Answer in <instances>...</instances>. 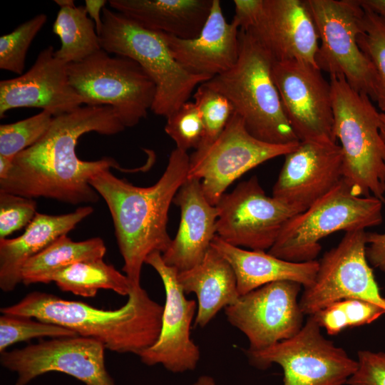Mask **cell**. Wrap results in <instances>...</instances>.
Instances as JSON below:
<instances>
[{
	"mask_svg": "<svg viewBox=\"0 0 385 385\" xmlns=\"http://www.w3.org/2000/svg\"><path fill=\"white\" fill-rule=\"evenodd\" d=\"M125 128L108 106H81L54 117L47 133L14 158L8 175L0 180V192L71 205L97 202L91 178L111 168H121L111 157L81 160L76 150L78 139L90 132L112 135Z\"/></svg>",
	"mask_w": 385,
	"mask_h": 385,
	"instance_id": "cell-1",
	"label": "cell"
},
{
	"mask_svg": "<svg viewBox=\"0 0 385 385\" xmlns=\"http://www.w3.org/2000/svg\"><path fill=\"white\" fill-rule=\"evenodd\" d=\"M190 156L175 148L160 179L149 187L133 185L115 176L110 169L101 171L90 185L105 200L124 261L123 270L132 287L140 285L143 265L153 252L164 253L172 239L167 231L170 204L188 178Z\"/></svg>",
	"mask_w": 385,
	"mask_h": 385,
	"instance_id": "cell-2",
	"label": "cell"
},
{
	"mask_svg": "<svg viewBox=\"0 0 385 385\" xmlns=\"http://www.w3.org/2000/svg\"><path fill=\"white\" fill-rule=\"evenodd\" d=\"M128 297L121 307L106 310L33 292L17 303L2 307L1 312L55 324L98 341L106 349L139 356L158 338L163 306L153 300L141 286L132 287Z\"/></svg>",
	"mask_w": 385,
	"mask_h": 385,
	"instance_id": "cell-3",
	"label": "cell"
},
{
	"mask_svg": "<svg viewBox=\"0 0 385 385\" xmlns=\"http://www.w3.org/2000/svg\"><path fill=\"white\" fill-rule=\"evenodd\" d=\"M239 40V57L234 67L205 83L230 101L255 138L272 144L299 143L272 79L274 58L250 32L240 29Z\"/></svg>",
	"mask_w": 385,
	"mask_h": 385,
	"instance_id": "cell-4",
	"label": "cell"
},
{
	"mask_svg": "<svg viewBox=\"0 0 385 385\" xmlns=\"http://www.w3.org/2000/svg\"><path fill=\"white\" fill-rule=\"evenodd\" d=\"M334 132L342 154L343 178L357 196L385 202V142L380 113L367 95L342 76H330Z\"/></svg>",
	"mask_w": 385,
	"mask_h": 385,
	"instance_id": "cell-5",
	"label": "cell"
},
{
	"mask_svg": "<svg viewBox=\"0 0 385 385\" xmlns=\"http://www.w3.org/2000/svg\"><path fill=\"white\" fill-rule=\"evenodd\" d=\"M99 34L101 48L135 61L154 81L156 94L151 111L166 118L188 101L207 77L186 71L173 57L161 32L146 29L123 14L105 7Z\"/></svg>",
	"mask_w": 385,
	"mask_h": 385,
	"instance_id": "cell-6",
	"label": "cell"
},
{
	"mask_svg": "<svg viewBox=\"0 0 385 385\" xmlns=\"http://www.w3.org/2000/svg\"><path fill=\"white\" fill-rule=\"evenodd\" d=\"M383 203L374 196L356 195L342 178L305 210L291 217L267 252L291 262L315 260L322 250L320 241L327 236L380 225Z\"/></svg>",
	"mask_w": 385,
	"mask_h": 385,
	"instance_id": "cell-7",
	"label": "cell"
},
{
	"mask_svg": "<svg viewBox=\"0 0 385 385\" xmlns=\"http://www.w3.org/2000/svg\"><path fill=\"white\" fill-rule=\"evenodd\" d=\"M110 54L101 49L68 64L70 83L84 105L111 106L125 128L133 127L151 111L156 86L135 61Z\"/></svg>",
	"mask_w": 385,
	"mask_h": 385,
	"instance_id": "cell-8",
	"label": "cell"
},
{
	"mask_svg": "<svg viewBox=\"0 0 385 385\" xmlns=\"http://www.w3.org/2000/svg\"><path fill=\"white\" fill-rule=\"evenodd\" d=\"M315 24L319 45L316 62L321 71L342 76L356 91L375 101L376 76L360 50L364 9L357 0H305Z\"/></svg>",
	"mask_w": 385,
	"mask_h": 385,
	"instance_id": "cell-9",
	"label": "cell"
},
{
	"mask_svg": "<svg viewBox=\"0 0 385 385\" xmlns=\"http://www.w3.org/2000/svg\"><path fill=\"white\" fill-rule=\"evenodd\" d=\"M246 354L257 369L279 365L284 374L282 385H344L358 366L357 360L324 337L312 316L292 337Z\"/></svg>",
	"mask_w": 385,
	"mask_h": 385,
	"instance_id": "cell-10",
	"label": "cell"
},
{
	"mask_svg": "<svg viewBox=\"0 0 385 385\" xmlns=\"http://www.w3.org/2000/svg\"><path fill=\"white\" fill-rule=\"evenodd\" d=\"M233 18L275 61L297 60L318 68L319 36L305 0H235Z\"/></svg>",
	"mask_w": 385,
	"mask_h": 385,
	"instance_id": "cell-11",
	"label": "cell"
},
{
	"mask_svg": "<svg viewBox=\"0 0 385 385\" xmlns=\"http://www.w3.org/2000/svg\"><path fill=\"white\" fill-rule=\"evenodd\" d=\"M299 143L278 145L260 140L234 113L212 143L190 156L188 178L200 180L206 198L215 206L235 180L269 160L287 155Z\"/></svg>",
	"mask_w": 385,
	"mask_h": 385,
	"instance_id": "cell-12",
	"label": "cell"
},
{
	"mask_svg": "<svg viewBox=\"0 0 385 385\" xmlns=\"http://www.w3.org/2000/svg\"><path fill=\"white\" fill-rule=\"evenodd\" d=\"M366 235L364 230L345 232L338 245L319 260L314 282L304 288L299 297L304 315H313L344 299L365 300L385 309V298L366 257Z\"/></svg>",
	"mask_w": 385,
	"mask_h": 385,
	"instance_id": "cell-13",
	"label": "cell"
},
{
	"mask_svg": "<svg viewBox=\"0 0 385 385\" xmlns=\"http://www.w3.org/2000/svg\"><path fill=\"white\" fill-rule=\"evenodd\" d=\"M215 207L217 235L221 240L235 247L262 251L274 245L291 217L304 211L267 196L255 175L225 192Z\"/></svg>",
	"mask_w": 385,
	"mask_h": 385,
	"instance_id": "cell-14",
	"label": "cell"
},
{
	"mask_svg": "<svg viewBox=\"0 0 385 385\" xmlns=\"http://www.w3.org/2000/svg\"><path fill=\"white\" fill-rule=\"evenodd\" d=\"M105 346L81 336L51 338L1 353V366L16 374L15 385H28L49 372H61L85 385H115L105 364Z\"/></svg>",
	"mask_w": 385,
	"mask_h": 385,
	"instance_id": "cell-15",
	"label": "cell"
},
{
	"mask_svg": "<svg viewBox=\"0 0 385 385\" xmlns=\"http://www.w3.org/2000/svg\"><path fill=\"white\" fill-rule=\"evenodd\" d=\"M272 76L299 141L337 143L330 83L322 71L297 60L274 61Z\"/></svg>",
	"mask_w": 385,
	"mask_h": 385,
	"instance_id": "cell-16",
	"label": "cell"
},
{
	"mask_svg": "<svg viewBox=\"0 0 385 385\" xmlns=\"http://www.w3.org/2000/svg\"><path fill=\"white\" fill-rule=\"evenodd\" d=\"M302 285L278 281L239 297L225 308L229 323L247 337V351H262L294 336L303 327L299 294Z\"/></svg>",
	"mask_w": 385,
	"mask_h": 385,
	"instance_id": "cell-17",
	"label": "cell"
},
{
	"mask_svg": "<svg viewBox=\"0 0 385 385\" xmlns=\"http://www.w3.org/2000/svg\"><path fill=\"white\" fill-rule=\"evenodd\" d=\"M145 263L160 276L165 292L161 329L156 342L138 356L148 366L161 364L173 373L194 370L200 357L190 335L197 303L186 299L177 269L166 265L160 252L150 254Z\"/></svg>",
	"mask_w": 385,
	"mask_h": 385,
	"instance_id": "cell-18",
	"label": "cell"
},
{
	"mask_svg": "<svg viewBox=\"0 0 385 385\" xmlns=\"http://www.w3.org/2000/svg\"><path fill=\"white\" fill-rule=\"evenodd\" d=\"M52 46L43 49L25 73L0 81V118L18 108H37L53 117L83 104L70 83L68 64L56 57Z\"/></svg>",
	"mask_w": 385,
	"mask_h": 385,
	"instance_id": "cell-19",
	"label": "cell"
},
{
	"mask_svg": "<svg viewBox=\"0 0 385 385\" xmlns=\"http://www.w3.org/2000/svg\"><path fill=\"white\" fill-rule=\"evenodd\" d=\"M284 157L272 196L304 210L343 178L342 154L337 143L300 141Z\"/></svg>",
	"mask_w": 385,
	"mask_h": 385,
	"instance_id": "cell-20",
	"label": "cell"
},
{
	"mask_svg": "<svg viewBox=\"0 0 385 385\" xmlns=\"http://www.w3.org/2000/svg\"><path fill=\"white\" fill-rule=\"evenodd\" d=\"M240 27L227 22L221 3L212 0L210 14L200 34L183 39L162 33L174 59L188 73L211 79L230 70L240 52Z\"/></svg>",
	"mask_w": 385,
	"mask_h": 385,
	"instance_id": "cell-21",
	"label": "cell"
},
{
	"mask_svg": "<svg viewBox=\"0 0 385 385\" xmlns=\"http://www.w3.org/2000/svg\"><path fill=\"white\" fill-rule=\"evenodd\" d=\"M173 202L180 207V221L162 257L166 265L182 272L201 262L211 247L217 235L218 212L206 198L197 179L187 178Z\"/></svg>",
	"mask_w": 385,
	"mask_h": 385,
	"instance_id": "cell-22",
	"label": "cell"
},
{
	"mask_svg": "<svg viewBox=\"0 0 385 385\" xmlns=\"http://www.w3.org/2000/svg\"><path fill=\"white\" fill-rule=\"evenodd\" d=\"M93 211L91 206H82L63 215L37 212L20 236L0 239V288L11 292L22 282L21 271L25 263L57 238L67 235Z\"/></svg>",
	"mask_w": 385,
	"mask_h": 385,
	"instance_id": "cell-23",
	"label": "cell"
},
{
	"mask_svg": "<svg viewBox=\"0 0 385 385\" xmlns=\"http://www.w3.org/2000/svg\"><path fill=\"white\" fill-rule=\"evenodd\" d=\"M211 247L233 268L240 296L278 281L294 282L307 288L314 282L319 268V261L316 260L302 262L285 260L268 252L233 246L217 235Z\"/></svg>",
	"mask_w": 385,
	"mask_h": 385,
	"instance_id": "cell-24",
	"label": "cell"
},
{
	"mask_svg": "<svg viewBox=\"0 0 385 385\" xmlns=\"http://www.w3.org/2000/svg\"><path fill=\"white\" fill-rule=\"evenodd\" d=\"M110 6L140 26L183 39L197 37L212 0H110Z\"/></svg>",
	"mask_w": 385,
	"mask_h": 385,
	"instance_id": "cell-25",
	"label": "cell"
},
{
	"mask_svg": "<svg viewBox=\"0 0 385 385\" xmlns=\"http://www.w3.org/2000/svg\"><path fill=\"white\" fill-rule=\"evenodd\" d=\"M178 279L185 294L192 292L197 298L196 327H205L219 311L234 304L240 297L233 268L212 247L198 265L178 272Z\"/></svg>",
	"mask_w": 385,
	"mask_h": 385,
	"instance_id": "cell-26",
	"label": "cell"
},
{
	"mask_svg": "<svg viewBox=\"0 0 385 385\" xmlns=\"http://www.w3.org/2000/svg\"><path fill=\"white\" fill-rule=\"evenodd\" d=\"M106 252V247L100 237L76 242L67 235H61L25 263L22 282L26 285L50 283L56 272L79 262L103 259Z\"/></svg>",
	"mask_w": 385,
	"mask_h": 385,
	"instance_id": "cell-27",
	"label": "cell"
},
{
	"mask_svg": "<svg viewBox=\"0 0 385 385\" xmlns=\"http://www.w3.org/2000/svg\"><path fill=\"white\" fill-rule=\"evenodd\" d=\"M63 292L83 297H93L101 289H111L126 296L131 284L125 274L103 259L79 262L56 272L51 277Z\"/></svg>",
	"mask_w": 385,
	"mask_h": 385,
	"instance_id": "cell-28",
	"label": "cell"
},
{
	"mask_svg": "<svg viewBox=\"0 0 385 385\" xmlns=\"http://www.w3.org/2000/svg\"><path fill=\"white\" fill-rule=\"evenodd\" d=\"M53 31L61 41L54 54L67 64L81 62L102 49L96 26L85 6L60 8Z\"/></svg>",
	"mask_w": 385,
	"mask_h": 385,
	"instance_id": "cell-29",
	"label": "cell"
},
{
	"mask_svg": "<svg viewBox=\"0 0 385 385\" xmlns=\"http://www.w3.org/2000/svg\"><path fill=\"white\" fill-rule=\"evenodd\" d=\"M385 314L380 306L359 299H344L332 303L313 315L318 325L329 335L346 328L369 324Z\"/></svg>",
	"mask_w": 385,
	"mask_h": 385,
	"instance_id": "cell-30",
	"label": "cell"
},
{
	"mask_svg": "<svg viewBox=\"0 0 385 385\" xmlns=\"http://www.w3.org/2000/svg\"><path fill=\"white\" fill-rule=\"evenodd\" d=\"M363 9L357 43L375 71V101L381 111L385 112V21L371 10Z\"/></svg>",
	"mask_w": 385,
	"mask_h": 385,
	"instance_id": "cell-31",
	"label": "cell"
},
{
	"mask_svg": "<svg viewBox=\"0 0 385 385\" xmlns=\"http://www.w3.org/2000/svg\"><path fill=\"white\" fill-rule=\"evenodd\" d=\"M53 116L46 111L26 119L0 125V155L14 159L36 144L48 130Z\"/></svg>",
	"mask_w": 385,
	"mask_h": 385,
	"instance_id": "cell-32",
	"label": "cell"
},
{
	"mask_svg": "<svg viewBox=\"0 0 385 385\" xmlns=\"http://www.w3.org/2000/svg\"><path fill=\"white\" fill-rule=\"evenodd\" d=\"M78 336L63 327L32 317L3 314L0 317V352L12 344L34 338Z\"/></svg>",
	"mask_w": 385,
	"mask_h": 385,
	"instance_id": "cell-33",
	"label": "cell"
},
{
	"mask_svg": "<svg viewBox=\"0 0 385 385\" xmlns=\"http://www.w3.org/2000/svg\"><path fill=\"white\" fill-rule=\"evenodd\" d=\"M46 19V14H38L0 37L1 69L22 74L29 46Z\"/></svg>",
	"mask_w": 385,
	"mask_h": 385,
	"instance_id": "cell-34",
	"label": "cell"
},
{
	"mask_svg": "<svg viewBox=\"0 0 385 385\" xmlns=\"http://www.w3.org/2000/svg\"><path fill=\"white\" fill-rule=\"evenodd\" d=\"M193 99L201 113L205 128L200 148L212 143L220 135L235 111L225 96L205 83L197 88Z\"/></svg>",
	"mask_w": 385,
	"mask_h": 385,
	"instance_id": "cell-35",
	"label": "cell"
},
{
	"mask_svg": "<svg viewBox=\"0 0 385 385\" xmlns=\"http://www.w3.org/2000/svg\"><path fill=\"white\" fill-rule=\"evenodd\" d=\"M166 119L165 131L175 143L176 148L187 152L190 148H200L205 128L201 113L194 101L184 103Z\"/></svg>",
	"mask_w": 385,
	"mask_h": 385,
	"instance_id": "cell-36",
	"label": "cell"
},
{
	"mask_svg": "<svg viewBox=\"0 0 385 385\" xmlns=\"http://www.w3.org/2000/svg\"><path fill=\"white\" fill-rule=\"evenodd\" d=\"M36 207L33 198L0 192V239L27 227L38 212Z\"/></svg>",
	"mask_w": 385,
	"mask_h": 385,
	"instance_id": "cell-37",
	"label": "cell"
},
{
	"mask_svg": "<svg viewBox=\"0 0 385 385\" xmlns=\"http://www.w3.org/2000/svg\"><path fill=\"white\" fill-rule=\"evenodd\" d=\"M358 366L348 385H385V352L360 350Z\"/></svg>",
	"mask_w": 385,
	"mask_h": 385,
	"instance_id": "cell-38",
	"label": "cell"
},
{
	"mask_svg": "<svg viewBox=\"0 0 385 385\" xmlns=\"http://www.w3.org/2000/svg\"><path fill=\"white\" fill-rule=\"evenodd\" d=\"M366 238L368 262L385 273V232H366Z\"/></svg>",
	"mask_w": 385,
	"mask_h": 385,
	"instance_id": "cell-39",
	"label": "cell"
},
{
	"mask_svg": "<svg viewBox=\"0 0 385 385\" xmlns=\"http://www.w3.org/2000/svg\"><path fill=\"white\" fill-rule=\"evenodd\" d=\"M105 0H86L85 8L89 17L93 20L96 26L97 33L99 36L102 27V11L106 4Z\"/></svg>",
	"mask_w": 385,
	"mask_h": 385,
	"instance_id": "cell-40",
	"label": "cell"
},
{
	"mask_svg": "<svg viewBox=\"0 0 385 385\" xmlns=\"http://www.w3.org/2000/svg\"><path fill=\"white\" fill-rule=\"evenodd\" d=\"M357 1L363 8L371 10L385 21V0Z\"/></svg>",
	"mask_w": 385,
	"mask_h": 385,
	"instance_id": "cell-41",
	"label": "cell"
},
{
	"mask_svg": "<svg viewBox=\"0 0 385 385\" xmlns=\"http://www.w3.org/2000/svg\"><path fill=\"white\" fill-rule=\"evenodd\" d=\"M13 160V159L0 155V180L6 178L11 169Z\"/></svg>",
	"mask_w": 385,
	"mask_h": 385,
	"instance_id": "cell-42",
	"label": "cell"
},
{
	"mask_svg": "<svg viewBox=\"0 0 385 385\" xmlns=\"http://www.w3.org/2000/svg\"><path fill=\"white\" fill-rule=\"evenodd\" d=\"M193 385H216V384L211 376H201Z\"/></svg>",
	"mask_w": 385,
	"mask_h": 385,
	"instance_id": "cell-43",
	"label": "cell"
},
{
	"mask_svg": "<svg viewBox=\"0 0 385 385\" xmlns=\"http://www.w3.org/2000/svg\"><path fill=\"white\" fill-rule=\"evenodd\" d=\"M379 130L381 135L385 142V112L380 113V125Z\"/></svg>",
	"mask_w": 385,
	"mask_h": 385,
	"instance_id": "cell-44",
	"label": "cell"
},
{
	"mask_svg": "<svg viewBox=\"0 0 385 385\" xmlns=\"http://www.w3.org/2000/svg\"><path fill=\"white\" fill-rule=\"evenodd\" d=\"M54 2L58 5L60 8L75 6L74 1L73 0H55Z\"/></svg>",
	"mask_w": 385,
	"mask_h": 385,
	"instance_id": "cell-45",
	"label": "cell"
}]
</instances>
